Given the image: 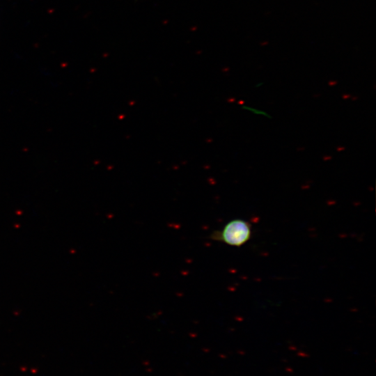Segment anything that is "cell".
Returning a JSON list of instances; mask_svg holds the SVG:
<instances>
[{"label": "cell", "instance_id": "1", "mask_svg": "<svg viewBox=\"0 0 376 376\" xmlns=\"http://www.w3.org/2000/svg\"><path fill=\"white\" fill-rule=\"evenodd\" d=\"M252 235L251 224L242 219H235L226 224L220 230L213 231L210 237L232 246H241Z\"/></svg>", "mask_w": 376, "mask_h": 376}, {"label": "cell", "instance_id": "2", "mask_svg": "<svg viewBox=\"0 0 376 376\" xmlns=\"http://www.w3.org/2000/svg\"><path fill=\"white\" fill-rule=\"evenodd\" d=\"M267 44H268V42H267V41H264V42H262L260 43V45L264 46V45H267Z\"/></svg>", "mask_w": 376, "mask_h": 376}]
</instances>
